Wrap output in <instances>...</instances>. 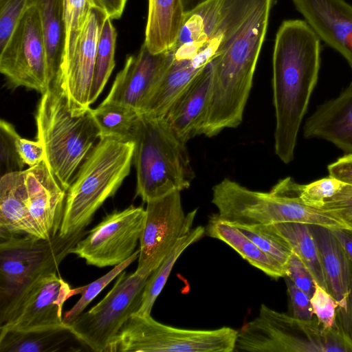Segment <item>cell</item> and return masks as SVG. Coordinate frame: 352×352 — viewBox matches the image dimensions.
<instances>
[{"label": "cell", "instance_id": "e575fe53", "mask_svg": "<svg viewBox=\"0 0 352 352\" xmlns=\"http://www.w3.org/2000/svg\"><path fill=\"white\" fill-rule=\"evenodd\" d=\"M342 182L329 175L307 185L299 184L298 196L305 205L320 208L324 201L333 197L340 188Z\"/></svg>", "mask_w": 352, "mask_h": 352}, {"label": "cell", "instance_id": "b9f144b4", "mask_svg": "<svg viewBox=\"0 0 352 352\" xmlns=\"http://www.w3.org/2000/svg\"><path fill=\"white\" fill-rule=\"evenodd\" d=\"M329 176L343 184L352 185V154H346L329 164L327 167Z\"/></svg>", "mask_w": 352, "mask_h": 352}, {"label": "cell", "instance_id": "ffe728a7", "mask_svg": "<svg viewBox=\"0 0 352 352\" xmlns=\"http://www.w3.org/2000/svg\"><path fill=\"white\" fill-rule=\"evenodd\" d=\"M211 83L210 63L175 100L164 117L173 133L184 143L199 133L209 104Z\"/></svg>", "mask_w": 352, "mask_h": 352}, {"label": "cell", "instance_id": "9c48e42d", "mask_svg": "<svg viewBox=\"0 0 352 352\" xmlns=\"http://www.w3.org/2000/svg\"><path fill=\"white\" fill-rule=\"evenodd\" d=\"M237 330L188 329L170 327L151 314L132 315L106 352H232Z\"/></svg>", "mask_w": 352, "mask_h": 352}, {"label": "cell", "instance_id": "277c9868", "mask_svg": "<svg viewBox=\"0 0 352 352\" xmlns=\"http://www.w3.org/2000/svg\"><path fill=\"white\" fill-rule=\"evenodd\" d=\"M135 143L116 138L99 140L67 190L59 230L67 236L85 230L96 212L120 188L130 173Z\"/></svg>", "mask_w": 352, "mask_h": 352}, {"label": "cell", "instance_id": "60d3db41", "mask_svg": "<svg viewBox=\"0 0 352 352\" xmlns=\"http://www.w3.org/2000/svg\"><path fill=\"white\" fill-rule=\"evenodd\" d=\"M12 136L17 153L24 164L34 166L45 160L44 148L39 140L32 141L21 138L15 130Z\"/></svg>", "mask_w": 352, "mask_h": 352}, {"label": "cell", "instance_id": "d4e9b609", "mask_svg": "<svg viewBox=\"0 0 352 352\" xmlns=\"http://www.w3.org/2000/svg\"><path fill=\"white\" fill-rule=\"evenodd\" d=\"M206 234L222 241L250 265L272 278L285 276V267L276 259L263 252L250 238L234 225L219 218L217 214L209 219Z\"/></svg>", "mask_w": 352, "mask_h": 352}, {"label": "cell", "instance_id": "8992f818", "mask_svg": "<svg viewBox=\"0 0 352 352\" xmlns=\"http://www.w3.org/2000/svg\"><path fill=\"white\" fill-rule=\"evenodd\" d=\"M132 141L136 195L144 202L190 187L195 175L186 143L177 138L164 118L140 113Z\"/></svg>", "mask_w": 352, "mask_h": 352}, {"label": "cell", "instance_id": "1f68e13d", "mask_svg": "<svg viewBox=\"0 0 352 352\" xmlns=\"http://www.w3.org/2000/svg\"><path fill=\"white\" fill-rule=\"evenodd\" d=\"M140 250H137L128 259L116 265L105 275L89 283L72 290V296L81 294L76 303L63 315V321L68 325L80 316L86 307L105 288L116 276H119L129 265L138 258Z\"/></svg>", "mask_w": 352, "mask_h": 352}, {"label": "cell", "instance_id": "d6986e66", "mask_svg": "<svg viewBox=\"0 0 352 352\" xmlns=\"http://www.w3.org/2000/svg\"><path fill=\"white\" fill-rule=\"evenodd\" d=\"M309 227L319 250L328 292L338 305L336 322L342 326L352 310V262L330 228Z\"/></svg>", "mask_w": 352, "mask_h": 352}, {"label": "cell", "instance_id": "f1b7e54d", "mask_svg": "<svg viewBox=\"0 0 352 352\" xmlns=\"http://www.w3.org/2000/svg\"><path fill=\"white\" fill-rule=\"evenodd\" d=\"M91 111L100 129V138L112 137L132 141L138 111L125 105L103 102Z\"/></svg>", "mask_w": 352, "mask_h": 352}, {"label": "cell", "instance_id": "4dcf8cb0", "mask_svg": "<svg viewBox=\"0 0 352 352\" xmlns=\"http://www.w3.org/2000/svg\"><path fill=\"white\" fill-rule=\"evenodd\" d=\"M92 8L91 0H64L65 49L61 68L72 58Z\"/></svg>", "mask_w": 352, "mask_h": 352}, {"label": "cell", "instance_id": "e0dca14e", "mask_svg": "<svg viewBox=\"0 0 352 352\" xmlns=\"http://www.w3.org/2000/svg\"><path fill=\"white\" fill-rule=\"evenodd\" d=\"M296 10L328 46L352 69V5L345 0H292Z\"/></svg>", "mask_w": 352, "mask_h": 352}, {"label": "cell", "instance_id": "ab89813d", "mask_svg": "<svg viewBox=\"0 0 352 352\" xmlns=\"http://www.w3.org/2000/svg\"><path fill=\"white\" fill-rule=\"evenodd\" d=\"M283 278L287 288L292 316L302 320H309L315 318L311 298L297 287L288 276H285Z\"/></svg>", "mask_w": 352, "mask_h": 352}, {"label": "cell", "instance_id": "ba28073f", "mask_svg": "<svg viewBox=\"0 0 352 352\" xmlns=\"http://www.w3.org/2000/svg\"><path fill=\"white\" fill-rule=\"evenodd\" d=\"M234 351H352V344L338 327L324 329L316 318L298 320L262 304L258 316L238 331Z\"/></svg>", "mask_w": 352, "mask_h": 352}, {"label": "cell", "instance_id": "f546056e", "mask_svg": "<svg viewBox=\"0 0 352 352\" xmlns=\"http://www.w3.org/2000/svg\"><path fill=\"white\" fill-rule=\"evenodd\" d=\"M117 34L111 19L107 17L101 29L97 45L89 103H94L102 93L115 67Z\"/></svg>", "mask_w": 352, "mask_h": 352}, {"label": "cell", "instance_id": "74e56055", "mask_svg": "<svg viewBox=\"0 0 352 352\" xmlns=\"http://www.w3.org/2000/svg\"><path fill=\"white\" fill-rule=\"evenodd\" d=\"M314 314L324 329L336 327L338 303L324 289L316 283L315 291L310 298Z\"/></svg>", "mask_w": 352, "mask_h": 352}, {"label": "cell", "instance_id": "2e32d148", "mask_svg": "<svg viewBox=\"0 0 352 352\" xmlns=\"http://www.w3.org/2000/svg\"><path fill=\"white\" fill-rule=\"evenodd\" d=\"M170 62L167 52L151 53L143 43L136 55L129 56L117 74L103 102L129 107L139 113Z\"/></svg>", "mask_w": 352, "mask_h": 352}, {"label": "cell", "instance_id": "52a82bcc", "mask_svg": "<svg viewBox=\"0 0 352 352\" xmlns=\"http://www.w3.org/2000/svg\"><path fill=\"white\" fill-rule=\"evenodd\" d=\"M87 232L50 239L32 235L0 236V324L42 277L57 272L72 248Z\"/></svg>", "mask_w": 352, "mask_h": 352}, {"label": "cell", "instance_id": "ac0fdd59", "mask_svg": "<svg viewBox=\"0 0 352 352\" xmlns=\"http://www.w3.org/2000/svg\"><path fill=\"white\" fill-rule=\"evenodd\" d=\"M23 171L31 214L44 239H50L59 232L67 191L45 160Z\"/></svg>", "mask_w": 352, "mask_h": 352}, {"label": "cell", "instance_id": "44dd1931", "mask_svg": "<svg viewBox=\"0 0 352 352\" xmlns=\"http://www.w3.org/2000/svg\"><path fill=\"white\" fill-rule=\"evenodd\" d=\"M306 138H320L352 154V82L337 98L318 107L307 119Z\"/></svg>", "mask_w": 352, "mask_h": 352}, {"label": "cell", "instance_id": "3957f363", "mask_svg": "<svg viewBox=\"0 0 352 352\" xmlns=\"http://www.w3.org/2000/svg\"><path fill=\"white\" fill-rule=\"evenodd\" d=\"M35 120L36 138L44 148V160L67 191L95 142L100 139L91 109L72 115L57 76L42 94Z\"/></svg>", "mask_w": 352, "mask_h": 352}, {"label": "cell", "instance_id": "d590c367", "mask_svg": "<svg viewBox=\"0 0 352 352\" xmlns=\"http://www.w3.org/2000/svg\"><path fill=\"white\" fill-rule=\"evenodd\" d=\"M14 126L4 120L0 121V158L1 176L14 172L22 171L24 164L16 149L12 130Z\"/></svg>", "mask_w": 352, "mask_h": 352}, {"label": "cell", "instance_id": "d6a6232c", "mask_svg": "<svg viewBox=\"0 0 352 352\" xmlns=\"http://www.w3.org/2000/svg\"><path fill=\"white\" fill-rule=\"evenodd\" d=\"M232 225L244 233L263 252L285 267L293 250L287 241L276 232L270 225Z\"/></svg>", "mask_w": 352, "mask_h": 352}, {"label": "cell", "instance_id": "7402d4cb", "mask_svg": "<svg viewBox=\"0 0 352 352\" xmlns=\"http://www.w3.org/2000/svg\"><path fill=\"white\" fill-rule=\"evenodd\" d=\"M12 235L44 239L30 210L23 170L0 179V236Z\"/></svg>", "mask_w": 352, "mask_h": 352}, {"label": "cell", "instance_id": "ee69618b", "mask_svg": "<svg viewBox=\"0 0 352 352\" xmlns=\"http://www.w3.org/2000/svg\"><path fill=\"white\" fill-rule=\"evenodd\" d=\"M330 229L352 262V231L342 228Z\"/></svg>", "mask_w": 352, "mask_h": 352}, {"label": "cell", "instance_id": "7bdbcfd3", "mask_svg": "<svg viewBox=\"0 0 352 352\" xmlns=\"http://www.w3.org/2000/svg\"><path fill=\"white\" fill-rule=\"evenodd\" d=\"M127 0H91L93 8L103 11L111 20L121 17Z\"/></svg>", "mask_w": 352, "mask_h": 352}, {"label": "cell", "instance_id": "8d00e7d4", "mask_svg": "<svg viewBox=\"0 0 352 352\" xmlns=\"http://www.w3.org/2000/svg\"><path fill=\"white\" fill-rule=\"evenodd\" d=\"M29 6V0H0V50L7 43Z\"/></svg>", "mask_w": 352, "mask_h": 352}, {"label": "cell", "instance_id": "cb8c5ba5", "mask_svg": "<svg viewBox=\"0 0 352 352\" xmlns=\"http://www.w3.org/2000/svg\"><path fill=\"white\" fill-rule=\"evenodd\" d=\"M185 19L183 0H148L144 45L153 54L168 50Z\"/></svg>", "mask_w": 352, "mask_h": 352}, {"label": "cell", "instance_id": "7c38bea8", "mask_svg": "<svg viewBox=\"0 0 352 352\" xmlns=\"http://www.w3.org/2000/svg\"><path fill=\"white\" fill-rule=\"evenodd\" d=\"M179 190L146 202L137 272L151 274L192 230L197 209L184 213Z\"/></svg>", "mask_w": 352, "mask_h": 352}, {"label": "cell", "instance_id": "7a4b0ae2", "mask_svg": "<svg viewBox=\"0 0 352 352\" xmlns=\"http://www.w3.org/2000/svg\"><path fill=\"white\" fill-rule=\"evenodd\" d=\"M274 0H260L227 50L210 62V96L199 135L213 137L243 120Z\"/></svg>", "mask_w": 352, "mask_h": 352}, {"label": "cell", "instance_id": "8fae6325", "mask_svg": "<svg viewBox=\"0 0 352 352\" xmlns=\"http://www.w3.org/2000/svg\"><path fill=\"white\" fill-rule=\"evenodd\" d=\"M0 72L13 88L44 93L50 86L40 14L29 3L6 45L1 50Z\"/></svg>", "mask_w": 352, "mask_h": 352}, {"label": "cell", "instance_id": "f6af8a7d", "mask_svg": "<svg viewBox=\"0 0 352 352\" xmlns=\"http://www.w3.org/2000/svg\"><path fill=\"white\" fill-rule=\"evenodd\" d=\"M206 0H183L184 11L188 12Z\"/></svg>", "mask_w": 352, "mask_h": 352}, {"label": "cell", "instance_id": "9a60e30c", "mask_svg": "<svg viewBox=\"0 0 352 352\" xmlns=\"http://www.w3.org/2000/svg\"><path fill=\"white\" fill-rule=\"evenodd\" d=\"M107 17L103 11L91 8L72 58L60 69V85L74 116L90 108L97 45Z\"/></svg>", "mask_w": 352, "mask_h": 352}, {"label": "cell", "instance_id": "5b68a950", "mask_svg": "<svg viewBox=\"0 0 352 352\" xmlns=\"http://www.w3.org/2000/svg\"><path fill=\"white\" fill-rule=\"evenodd\" d=\"M298 190L299 184L290 177L280 180L270 192L252 190L225 178L212 187V203L218 210L217 217L232 224L298 222L344 228L326 213L303 204Z\"/></svg>", "mask_w": 352, "mask_h": 352}, {"label": "cell", "instance_id": "4fadbf2b", "mask_svg": "<svg viewBox=\"0 0 352 352\" xmlns=\"http://www.w3.org/2000/svg\"><path fill=\"white\" fill-rule=\"evenodd\" d=\"M146 210L130 206L115 210L91 229L72 248L71 254L98 267L116 266L135 252L142 232Z\"/></svg>", "mask_w": 352, "mask_h": 352}, {"label": "cell", "instance_id": "4316f807", "mask_svg": "<svg viewBox=\"0 0 352 352\" xmlns=\"http://www.w3.org/2000/svg\"><path fill=\"white\" fill-rule=\"evenodd\" d=\"M270 226L287 241L293 252L310 271L316 283L328 292L319 250L309 225L298 222H281L271 224Z\"/></svg>", "mask_w": 352, "mask_h": 352}, {"label": "cell", "instance_id": "836d02e7", "mask_svg": "<svg viewBox=\"0 0 352 352\" xmlns=\"http://www.w3.org/2000/svg\"><path fill=\"white\" fill-rule=\"evenodd\" d=\"M319 210L336 219L344 228L352 231V185L342 184Z\"/></svg>", "mask_w": 352, "mask_h": 352}, {"label": "cell", "instance_id": "6da1fadb", "mask_svg": "<svg viewBox=\"0 0 352 352\" xmlns=\"http://www.w3.org/2000/svg\"><path fill=\"white\" fill-rule=\"evenodd\" d=\"M320 41L300 19L284 21L276 34L272 57L274 150L285 164L294 159L298 131L318 81Z\"/></svg>", "mask_w": 352, "mask_h": 352}, {"label": "cell", "instance_id": "f35d334b", "mask_svg": "<svg viewBox=\"0 0 352 352\" xmlns=\"http://www.w3.org/2000/svg\"><path fill=\"white\" fill-rule=\"evenodd\" d=\"M285 276H288L294 285L305 292L310 298L312 296L316 282L312 274L299 256L292 252L285 267Z\"/></svg>", "mask_w": 352, "mask_h": 352}, {"label": "cell", "instance_id": "5bb4252c", "mask_svg": "<svg viewBox=\"0 0 352 352\" xmlns=\"http://www.w3.org/2000/svg\"><path fill=\"white\" fill-rule=\"evenodd\" d=\"M69 285L56 272L39 279L21 299L8 320L0 328L28 331L67 326L63 307L72 297Z\"/></svg>", "mask_w": 352, "mask_h": 352}, {"label": "cell", "instance_id": "30bf717a", "mask_svg": "<svg viewBox=\"0 0 352 352\" xmlns=\"http://www.w3.org/2000/svg\"><path fill=\"white\" fill-rule=\"evenodd\" d=\"M150 275L136 271L126 275L123 271L105 297L68 324L69 329L90 350L106 352L128 319L138 311Z\"/></svg>", "mask_w": 352, "mask_h": 352}, {"label": "cell", "instance_id": "603a6c76", "mask_svg": "<svg viewBox=\"0 0 352 352\" xmlns=\"http://www.w3.org/2000/svg\"><path fill=\"white\" fill-rule=\"evenodd\" d=\"M85 346L67 325L28 331L0 328V352L80 351Z\"/></svg>", "mask_w": 352, "mask_h": 352}, {"label": "cell", "instance_id": "484cf974", "mask_svg": "<svg viewBox=\"0 0 352 352\" xmlns=\"http://www.w3.org/2000/svg\"><path fill=\"white\" fill-rule=\"evenodd\" d=\"M39 12L47 52L50 85L59 76L65 49L64 0H29Z\"/></svg>", "mask_w": 352, "mask_h": 352}, {"label": "cell", "instance_id": "83f0119b", "mask_svg": "<svg viewBox=\"0 0 352 352\" xmlns=\"http://www.w3.org/2000/svg\"><path fill=\"white\" fill-rule=\"evenodd\" d=\"M205 232V228L199 226L192 228L189 234L178 241L162 263L148 278L144 288L141 306L136 314H151L153 306L165 286L177 258L189 245L199 241Z\"/></svg>", "mask_w": 352, "mask_h": 352}]
</instances>
